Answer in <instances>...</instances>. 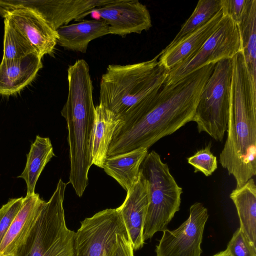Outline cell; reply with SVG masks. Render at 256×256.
Masks as SVG:
<instances>
[{
    "instance_id": "cell-1",
    "label": "cell",
    "mask_w": 256,
    "mask_h": 256,
    "mask_svg": "<svg viewBox=\"0 0 256 256\" xmlns=\"http://www.w3.org/2000/svg\"><path fill=\"white\" fill-rule=\"evenodd\" d=\"M214 65H206L174 84H164L158 92L132 107L120 118L108 157L140 148L148 149L192 121Z\"/></svg>"
},
{
    "instance_id": "cell-2",
    "label": "cell",
    "mask_w": 256,
    "mask_h": 256,
    "mask_svg": "<svg viewBox=\"0 0 256 256\" xmlns=\"http://www.w3.org/2000/svg\"><path fill=\"white\" fill-rule=\"evenodd\" d=\"M232 61L227 137L219 161L239 188L256 174V84L242 51Z\"/></svg>"
},
{
    "instance_id": "cell-3",
    "label": "cell",
    "mask_w": 256,
    "mask_h": 256,
    "mask_svg": "<svg viewBox=\"0 0 256 256\" xmlns=\"http://www.w3.org/2000/svg\"><path fill=\"white\" fill-rule=\"evenodd\" d=\"M68 94L61 110L68 132L70 171L69 182L81 197L88 184L92 166L90 144L95 106L93 86L87 62L80 59L68 69Z\"/></svg>"
},
{
    "instance_id": "cell-4",
    "label": "cell",
    "mask_w": 256,
    "mask_h": 256,
    "mask_svg": "<svg viewBox=\"0 0 256 256\" xmlns=\"http://www.w3.org/2000/svg\"><path fill=\"white\" fill-rule=\"evenodd\" d=\"M152 60L126 65L110 64L101 78L100 103L120 118L132 107L163 86L168 70Z\"/></svg>"
},
{
    "instance_id": "cell-5",
    "label": "cell",
    "mask_w": 256,
    "mask_h": 256,
    "mask_svg": "<svg viewBox=\"0 0 256 256\" xmlns=\"http://www.w3.org/2000/svg\"><path fill=\"white\" fill-rule=\"evenodd\" d=\"M67 184L58 180L52 195L13 256H74L75 232L66 226L63 206Z\"/></svg>"
},
{
    "instance_id": "cell-6",
    "label": "cell",
    "mask_w": 256,
    "mask_h": 256,
    "mask_svg": "<svg viewBox=\"0 0 256 256\" xmlns=\"http://www.w3.org/2000/svg\"><path fill=\"white\" fill-rule=\"evenodd\" d=\"M140 170L148 186V204L143 228V240L163 232L180 210L182 188L171 174L166 163L152 150L148 153Z\"/></svg>"
},
{
    "instance_id": "cell-7",
    "label": "cell",
    "mask_w": 256,
    "mask_h": 256,
    "mask_svg": "<svg viewBox=\"0 0 256 256\" xmlns=\"http://www.w3.org/2000/svg\"><path fill=\"white\" fill-rule=\"evenodd\" d=\"M232 74V58L215 64L198 104L192 120L198 132L222 142L227 129Z\"/></svg>"
},
{
    "instance_id": "cell-8",
    "label": "cell",
    "mask_w": 256,
    "mask_h": 256,
    "mask_svg": "<svg viewBox=\"0 0 256 256\" xmlns=\"http://www.w3.org/2000/svg\"><path fill=\"white\" fill-rule=\"evenodd\" d=\"M240 50L237 25L230 18L222 15L217 28L200 49L168 71L164 84H174L206 65L232 58Z\"/></svg>"
},
{
    "instance_id": "cell-9",
    "label": "cell",
    "mask_w": 256,
    "mask_h": 256,
    "mask_svg": "<svg viewBox=\"0 0 256 256\" xmlns=\"http://www.w3.org/2000/svg\"><path fill=\"white\" fill-rule=\"evenodd\" d=\"M74 236V256H106L119 236L128 232L116 208H106L80 222Z\"/></svg>"
},
{
    "instance_id": "cell-10",
    "label": "cell",
    "mask_w": 256,
    "mask_h": 256,
    "mask_svg": "<svg viewBox=\"0 0 256 256\" xmlns=\"http://www.w3.org/2000/svg\"><path fill=\"white\" fill-rule=\"evenodd\" d=\"M208 218L207 208L200 202H194L190 208L188 218L178 228L162 232L156 246V256H200V245Z\"/></svg>"
},
{
    "instance_id": "cell-11",
    "label": "cell",
    "mask_w": 256,
    "mask_h": 256,
    "mask_svg": "<svg viewBox=\"0 0 256 256\" xmlns=\"http://www.w3.org/2000/svg\"><path fill=\"white\" fill-rule=\"evenodd\" d=\"M93 11L108 24L110 34L125 36L141 34L152 26L148 9L138 0H114Z\"/></svg>"
},
{
    "instance_id": "cell-12",
    "label": "cell",
    "mask_w": 256,
    "mask_h": 256,
    "mask_svg": "<svg viewBox=\"0 0 256 256\" xmlns=\"http://www.w3.org/2000/svg\"><path fill=\"white\" fill-rule=\"evenodd\" d=\"M7 19L28 40L42 57L54 52L58 35L47 22L36 12L26 8H17L6 13Z\"/></svg>"
},
{
    "instance_id": "cell-13",
    "label": "cell",
    "mask_w": 256,
    "mask_h": 256,
    "mask_svg": "<svg viewBox=\"0 0 256 256\" xmlns=\"http://www.w3.org/2000/svg\"><path fill=\"white\" fill-rule=\"evenodd\" d=\"M123 203L117 211L121 216L134 250L142 248L143 228L148 204V186L147 180L140 170L138 180L127 192Z\"/></svg>"
},
{
    "instance_id": "cell-14",
    "label": "cell",
    "mask_w": 256,
    "mask_h": 256,
    "mask_svg": "<svg viewBox=\"0 0 256 256\" xmlns=\"http://www.w3.org/2000/svg\"><path fill=\"white\" fill-rule=\"evenodd\" d=\"M42 57L32 53L22 58L0 64V94H14L30 84L42 67Z\"/></svg>"
},
{
    "instance_id": "cell-15",
    "label": "cell",
    "mask_w": 256,
    "mask_h": 256,
    "mask_svg": "<svg viewBox=\"0 0 256 256\" xmlns=\"http://www.w3.org/2000/svg\"><path fill=\"white\" fill-rule=\"evenodd\" d=\"M222 16L220 11L207 24L190 34L170 48L158 54V63L168 71L196 52L217 28Z\"/></svg>"
},
{
    "instance_id": "cell-16",
    "label": "cell",
    "mask_w": 256,
    "mask_h": 256,
    "mask_svg": "<svg viewBox=\"0 0 256 256\" xmlns=\"http://www.w3.org/2000/svg\"><path fill=\"white\" fill-rule=\"evenodd\" d=\"M45 201L34 193L24 198L20 209L0 244V256H13L40 213Z\"/></svg>"
},
{
    "instance_id": "cell-17",
    "label": "cell",
    "mask_w": 256,
    "mask_h": 256,
    "mask_svg": "<svg viewBox=\"0 0 256 256\" xmlns=\"http://www.w3.org/2000/svg\"><path fill=\"white\" fill-rule=\"evenodd\" d=\"M58 43L64 50L86 52L89 43L109 34L108 26L103 20H90L64 25L56 30Z\"/></svg>"
},
{
    "instance_id": "cell-18",
    "label": "cell",
    "mask_w": 256,
    "mask_h": 256,
    "mask_svg": "<svg viewBox=\"0 0 256 256\" xmlns=\"http://www.w3.org/2000/svg\"><path fill=\"white\" fill-rule=\"evenodd\" d=\"M120 120L119 116L100 104L95 106V116L91 137L92 165L102 168L114 132Z\"/></svg>"
},
{
    "instance_id": "cell-19",
    "label": "cell",
    "mask_w": 256,
    "mask_h": 256,
    "mask_svg": "<svg viewBox=\"0 0 256 256\" xmlns=\"http://www.w3.org/2000/svg\"><path fill=\"white\" fill-rule=\"evenodd\" d=\"M148 153V148H140L108 156L102 168L127 192L138 180L140 165Z\"/></svg>"
},
{
    "instance_id": "cell-20",
    "label": "cell",
    "mask_w": 256,
    "mask_h": 256,
    "mask_svg": "<svg viewBox=\"0 0 256 256\" xmlns=\"http://www.w3.org/2000/svg\"><path fill=\"white\" fill-rule=\"evenodd\" d=\"M114 0H48L47 23L54 30L80 20Z\"/></svg>"
},
{
    "instance_id": "cell-21",
    "label": "cell",
    "mask_w": 256,
    "mask_h": 256,
    "mask_svg": "<svg viewBox=\"0 0 256 256\" xmlns=\"http://www.w3.org/2000/svg\"><path fill=\"white\" fill-rule=\"evenodd\" d=\"M237 210L240 228L256 248V184L253 178L230 194Z\"/></svg>"
},
{
    "instance_id": "cell-22",
    "label": "cell",
    "mask_w": 256,
    "mask_h": 256,
    "mask_svg": "<svg viewBox=\"0 0 256 256\" xmlns=\"http://www.w3.org/2000/svg\"><path fill=\"white\" fill-rule=\"evenodd\" d=\"M55 156L48 138L36 136L27 154L26 166L18 178H23L27 186L26 196L35 193L36 182L46 164Z\"/></svg>"
},
{
    "instance_id": "cell-23",
    "label": "cell",
    "mask_w": 256,
    "mask_h": 256,
    "mask_svg": "<svg viewBox=\"0 0 256 256\" xmlns=\"http://www.w3.org/2000/svg\"><path fill=\"white\" fill-rule=\"evenodd\" d=\"M241 43V51L247 68L256 84V0H252L248 12L237 25Z\"/></svg>"
},
{
    "instance_id": "cell-24",
    "label": "cell",
    "mask_w": 256,
    "mask_h": 256,
    "mask_svg": "<svg viewBox=\"0 0 256 256\" xmlns=\"http://www.w3.org/2000/svg\"><path fill=\"white\" fill-rule=\"evenodd\" d=\"M222 10V0H200L189 18L165 49L168 48L190 34L210 21Z\"/></svg>"
},
{
    "instance_id": "cell-25",
    "label": "cell",
    "mask_w": 256,
    "mask_h": 256,
    "mask_svg": "<svg viewBox=\"0 0 256 256\" xmlns=\"http://www.w3.org/2000/svg\"><path fill=\"white\" fill-rule=\"evenodd\" d=\"M3 56L2 61L18 60L37 52L24 36L4 18Z\"/></svg>"
},
{
    "instance_id": "cell-26",
    "label": "cell",
    "mask_w": 256,
    "mask_h": 256,
    "mask_svg": "<svg viewBox=\"0 0 256 256\" xmlns=\"http://www.w3.org/2000/svg\"><path fill=\"white\" fill-rule=\"evenodd\" d=\"M210 143L187 158L188 162L194 168V172H201L206 176H211L218 168L217 158L210 150Z\"/></svg>"
},
{
    "instance_id": "cell-27",
    "label": "cell",
    "mask_w": 256,
    "mask_h": 256,
    "mask_svg": "<svg viewBox=\"0 0 256 256\" xmlns=\"http://www.w3.org/2000/svg\"><path fill=\"white\" fill-rule=\"evenodd\" d=\"M24 198L10 199L0 208V244L21 208Z\"/></svg>"
},
{
    "instance_id": "cell-28",
    "label": "cell",
    "mask_w": 256,
    "mask_h": 256,
    "mask_svg": "<svg viewBox=\"0 0 256 256\" xmlns=\"http://www.w3.org/2000/svg\"><path fill=\"white\" fill-rule=\"evenodd\" d=\"M229 256H256V248L238 228L233 234L226 249Z\"/></svg>"
},
{
    "instance_id": "cell-29",
    "label": "cell",
    "mask_w": 256,
    "mask_h": 256,
    "mask_svg": "<svg viewBox=\"0 0 256 256\" xmlns=\"http://www.w3.org/2000/svg\"><path fill=\"white\" fill-rule=\"evenodd\" d=\"M252 0H222V15L230 18L236 24L246 17Z\"/></svg>"
},
{
    "instance_id": "cell-30",
    "label": "cell",
    "mask_w": 256,
    "mask_h": 256,
    "mask_svg": "<svg viewBox=\"0 0 256 256\" xmlns=\"http://www.w3.org/2000/svg\"><path fill=\"white\" fill-rule=\"evenodd\" d=\"M106 256H134V249L128 232L119 236L116 242Z\"/></svg>"
},
{
    "instance_id": "cell-31",
    "label": "cell",
    "mask_w": 256,
    "mask_h": 256,
    "mask_svg": "<svg viewBox=\"0 0 256 256\" xmlns=\"http://www.w3.org/2000/svg\"><path fill=\"white\" fill-rule=\"evenodd\" d=\"M213 256H229V254L227 252V250H226L224 251L220 252L214 255Z\"/></svg>"
},
{
    "instance_id": "cell-32",
    "label": "cell",
    "mask_w": 256,
    "mask_h": 256,
    "mask_svg": "<svg viewBox=\"0 0 256 256\" xmlns=\"http://www.w3.org/2000/svg\"></svg>"
}]
</instances>
